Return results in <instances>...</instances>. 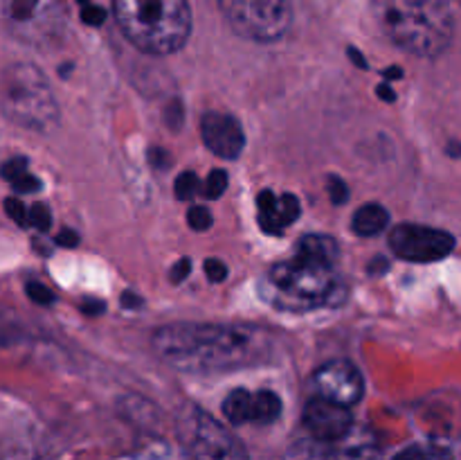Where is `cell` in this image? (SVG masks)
I'll list each match as a JSON object with an SVG mask.
<instances>
[{"mask_svg": "<svg viewBox=\"0 0 461 460\" xmlns=\"http://www.w3.org/2000/svg\"><path fill=\"white\" fill-rule=\"evenodd\" d=\"M273 338L246 325H169L153 334V347L185 373H223L270 361Z\"/></svg>", "mask_w": 461, "mask_h": 460, "instance_id": "1", "label": "cell"}, {"mask_svg": "<svg viewBox=\"0 0 461 460\" xmlns=\"http://www.w3.org/2000/svg\"><path fill=\"white\" fill-rule=\"evenodd\" d=\"M374 14L392 43L417 57H437L453 39L448 0H374Z\"/></svg>", "mask_w": 461, "mask_h": 460, "instance_id": "2", "label": "cell"}, {"mask_svg": "<svg viewBox=\"0 0 461 460\" xmlns=\"http://www.w3.org/2000/svg\"><path fill=\"white\" fill-rule=\"evenodd\" d=\"M126 39L149 54H169L185 45L192 32L187 0H113Z\"/></svg>", "mask_w": 461, "mask_h": 460, "instance_id": "3", "label": "cell"}, {"mask_svg": "<svg viewBox=\"0 0 461 460\" xmlns=\"http://www.w3.org/2000/svg\"><path fill=\"white\" fill-rule=\"evenodd\" d=\"M268 287L288 309H315V307L340 305L345 298L342 278L333 266L318 262L295 260L273 266L268 273Z\"/></svg>", "mask_w": 461, "mask_h": 460, "instance_id": "4", "label": "cell"}, {"mask_svg": "<svg viewBox=\"0 0 461 460\" xmlns=\"http://www.w3.org/2000/svg\"><path fill=\"white\" fill-rule=\"evenodd\" d=\"M3 111L27 129L48 131L57 124V99L48 79L34 66L18 63L3 75Z\"/></svg>", "mask_w": 461, "mask_h": 460, "instance_id": "5", "label": "cell"}, {"mask_svg": "<svg viewBox=\"0 0 461 460\" xmlns=\"http://www.w3.org/2000/svg\"><path fill=\"white\" fill-rule=\"evenodd\" d=\"M219 5L232 30L250 41L273 43L291 27L288 0H219Z\"/></svg>", "mask_w": 461, "mask_h": 460, "instance_id": "6", "label": "cell"}, {"mask_svg": "<svg viewBox=\"0 0 461 460\" xmlns=\"http://www.w3.org/2000/svg\"><path fill=\"white\" fill-rule=\"evenodd\" d=\"M63 0H3L5 23L16 39L48 45L63 27Z\"/></svg>", "mask_w": 461, "mask_h": 460, "instance_id": "7", "label": "cell"}, {"mask_svg": "<svg viewBox=\"0 0 461 460\" xmlns=\"http://www.w3.org/2000/svg\"><path fill=\"white\" fill-rule=\"evenodd\" d=\"M183 442L189 460H248L241 442L203 409L183 419Z\"/></svg>", "mask_w": 461, "mask_h": 460, "instance_id": "8", "label": "cell"}, {"mask_svg": "<svg viewBox=\"0 0 461 460\" xmlns=\"http://www.w3.org/2000/svg\"><path fill=\"white\" fill-rule=\"evenodd\" d=\"M284 460H381V449L369 431L354 428L342 440H306L295 442Z\"/></svg>", "mask_w": 461, "mask_h": 460, "instance_id": "9", "label": "cell"}, {"mask_svg": "<svg viewBox=\"0 0 461 460\" xmlns=\"http://www.w3.org/2000/svg\"><path fill=\"white\" fill-rule=\"evenodd\" d=\"M390 246L396 257L408 262H437L450 255L455 237L446 230L417 224H401L392 230Z\"/></svg>", "mask_w": 461, "mask_h": 460, "instance_id": "10", "label": "cell"}, {"mask_svg": "<svg viewBox=\"0 0 461 460\" xmlns=\"http://www.w3.org/2000/svg\"><path fill=\"white\" fill-rule=\"evenodd\" d=\"M313 382L320 397H327V400L338 401L342 406L356 404L363 397V374L349 361H329L315 373Z\"/></svg>", "mask_w": 461, "mask_h": 460, "instance_id": "11", "label": "cell"}, {"mask_svg": "<svg viewBox=\"0 0 461 460\" xmlns=\"http://www.w3.org/2000/svg\"><path fill=\"white\" fill-rule=\"evenodd\" d=\"M304 427L315 440H342L354 431V418L347 406L327 397H313L304 409Z\"/></svg>", "mask_w": 461, "mask_h": 460, "instance_id": "12", "label": "cell"}, {"mask_svg": "<svg viewBox=\"0 0 461 460\" xmlns=\"http://www.w3.org/2000/svg\"><path fill=\"white\" fill-rule=\"evenodd\" d=\"M201 133L207 147L216 156L228 158V161L241 156L243 147H246V135H243L241 124L225 113H205L201 122Z\"/></svg>", "mask_w": 461, "mask_h": 460, "instance_id": "13", "label": "cell"}, {"mask_svg": "<svg viewBox=\"0 0 461 460\" xmlns=\"http://www.w3.org/2000/svg\"><path fill=\"white\" fill-rule=\"evenodd\" d=\"M297 257L318 262V264L324 266H336L340 251H338V244L333 237H327V235H306L297 244Z\"/></svg>", "mask_w": 461, "mask_h": 460, "instance_id": "14", "label": "cell"}, {"mask_svg": "<svg viewBox=\"0 0 461 460\" xmlns=\"http://www.w3.org/2000/svg\"><path fill=\"white\" fill-rule=\"evenodd\" d=\"M387 224H390V215H387L385 207L378 206V203H367L360 210H356L351 228L360 237H374V235L383 233Z\"/></svg>", "mask_w": 461, "mask_h": 460, "instance_id": "15", "label": "cell"}, {"mask_svg": "<svg viewBox=\"0 0 461 460\" xmlns=\"http://www.w3.org/2000/svg\"><path fill=\"white\" fill-rule=\"evenodd\" d=\"M252 409H255V392L246 391V388H237L223 401V415L234 427L252 422Z\"/></svg>", "mask_w": 461, "mask_h": 460, "instance_id": "16", "label": "cell"}, {"mask_svg": "<svg viewBox=\"0 0 461 460\" xmlns=\"http://www.w3.org/2000/svg\"><path fill=\"white\" fill-rule=\"evenodd\" d=\"M257 207H259V225L264 233L279 235L282 228H286L282 221V212H279V197H275V192L264 189L257 198Z\"/></svg>", "mask_w": 461, "mask_h": 460, "instance_id": "17", "label": "cell"}, {"mask_svg": "<svg viewBox=\"0 0 461 460\" xmlns=\"http://www.w3.org/2000/svg\"><path fill=\"white\" fill-rule=\"evenodd\" d=\"M282 413V400L270 391L255 392V409H252V424H270Z\"/></svg>", "mask_w": 461, "mask_h": 460, "instance_id": "18", "label": "cell"}, {"mask_svg": "<svg viewBox=\"0 0 461 460\" xmlns=\"http://www.w3.org/2000/svg\"><path fill=\"white\" fill-rule=\"evenodd\" d=\"M394 460H455L453 451L441 445H414L401 451Z\"/></svg>", "mask_w": 461, "mask_h": 460, "instance_id": "19", "label": "cell"}, {"mask_svg": "<svg viewBox=\"0 0 461 460\" xmlns=\"http://www.w3.org/2000/svg\"><path fill=\"white\" fill-rule=\"evenodd\" d=\"M228 189V174L223 170H214L210 176H207L205 185H203V192H205L207 198H219L221 194Z\"/></svg>", "mask_w": 461, "mask_h": 460, "instance_id": "20", "label": "cell"}, {"mask_svg": "<svg viewBox=\"0 0 461 460\" xmlns=\"http://www.w3.org/2000/svg\"><path fill=\"white\" fill-rule=\"evenodd\" d=\"M279 212H282L284 225H291L293 221H297V216H300L302 212L300 198H297L295 194H282V197H279Z\"/></svg>", "mask_w": 461, "mask_h": 460, "instance_id": "21", "label": "cell"}, {"mask_svg": "<svg viewBox=\"0 0 461 460\" xmlns=\"http://www.w3.org/2000/svg\"><path fill=\"white\" fill-rule=\"evenodd\" d=\"M196 192H198V179L194 171H185L183 176H178V180H176V197L187 201V198H192Z\"/></svg>", "mask_w": 461, "mask_h": 460, "instance_id": "22", "label": "cell"}, {"mask_svg": "<svg viewBox=\"0 0 461 460\" xmlns=\"http://www.w3.org/2000/svg\"><path fill=\"white\" fill-rule=\"evenodd\" d=\"M187 221L194 230H207L212 224H214V219H212V212L207 210V207H201V206L189 207Z\"/></svg>", "mask_w": 461, "mask_h": 460, "instance_id": "23", "label": "cell"}, {"mask_svg": "<svg viewBox=\"0 0 461 460\" xmlns=\"http://www.w3.org/2000/svg\"><path fill=\"white\" fill-rule=\"evenodd\" d=\"M5 210H7V215L12 216L18 225H30V207L23 206V203L18 201V197L7 198V201H5Z\"/></svg>", "mask_w": 461, "mask_h": 460, "instance_id": "24", "label": "cell"}, {"mask_svg": "<svg viewBox=\"0 0 461 460\" xmlns=\"http://www.w3.org/2000/svg\"><path fill=\"white\" fill-rule=\"evenodd\" d=\"M50 224H52V216H50L48 206L43 203H34L30 206V225L36 230H48Z\"/></svg>", "mask_w": 461, "mask_h": 460, "instance_id": "25", "label": "cell"}, {"mask_svg": "<svg viewBox=\"0 0 461 460\" xmlns=\"http://www.w3.org/2000/svg\"><path fill=\"white\" fill-rule=\"evenodd\" d=\"M81 18H84V23H88V25H102V23L106 21V9L97 7V5H93L90 0H81Z\"/></svg>", "mask_w": 461, "mask_h": 460, "instance_id": "26", "label": "cell"}, {"mask_svg": "<svg viewBox=\"0 0 461 460\" xmlns=\"http://www.w3.org/2000/svg\"><path fill=\"white\" fill-rule=\"evenodd\" d=\"M27 174V161L25 158H12L9 162H5L3 167V176L9 180V183H16L18 179H23V176Z\"/></svg>", "mask_w": 461, "mask_h": 460, "instance_id": "27", "label": "cell"}, {"mask_svg": "<svg viewBox=\"0 0 461 460\" xmlns=\"http://www.w3.org/2000/svg\"><path fill=\"white\" fill-rule=\"evenodd\" d=\"M27 296H30L36 305H52L54 302V293L50 291L45 284H39V282L27 284Z\"/></svg>", "mask_w": 461, "mask_h": 460, "instance_id": "28", "label": "cell"}, {"mask_svg": "<svg viewBox=\"0 0 461 460\" xmlns=\"http://www.w3.org/2000/svg\"><path fill=\"white\" fill-rule=\"evenodd\" d=\"M329 194H331V201L336 203V206H340V203H345L347 198H349V188H347L345 180L338 179V176H329Z\"/></svg>", "mask_w": 461, "mask_h": 460, "instance_id": "29", "label": "cell"}, {"mask_svg": "<svg viewBox=\"0 0 461 460\" xmlns=\"http://www.w3.org/2000/svg\"><path fill=\"white\" fill-rule=\"evenodd\" d=\"M12 188L16 194H34L41 189V180L36 179V176L25 174L23 179H18L16 183H12Z\"/></svg>", "mask_w": 461, "mask_h": 460, "instance_id": "30", "label": "cell"}, {"mask_svg": "<svg viewBox=\"0 0 461 460\" xmlns=\"http://www.w3.org/2000/svg\"><path fill=\"white\" fill-rule=\"evenodd\" d=\"M205 273L212 282H223V280L228 278V266H225L221 260H207Z\"/></svg>", "mask_w": 461, "mask_h": 460, "instance_id": "31", "label": "cell"}, {"mask_svg": "<svg viewBox=\"0 0 461 460\" xmlns=\"http://www.w3.org/2000/svg\"><path fill=\"white\" fill-rule=\"evenodd\" d=\"M189 271H192V262H189L187 257H183L180 262H176L174 269H171V282L180 284L185 278H187Z\"/></svg>", "mask_w": 461, "mask_h": 460, "instance_id": "32", "label": "cell"}, {"mask_svg": "<svg viewBox=\"0 0 461 460\" xmlns=\"http://www.w3.org/2000/svg\"><path fill=\"white\" fill-rule=\"evenodd\" d=\"M165 117L171 124V129H178V126L183 124V106H180L178 102H171L169 108H167Z\"/></svg>", "mask_w": 461, "mask_h": 460, "instance_id": "33", "label": "cell"}, {"mask_svg": "<svg viewBox=\"0 0 461 460\" xmlns=\"http://www.w3.org/2000/svg\"><path fill=\"white\" fill-rule=\"evenodd\" d=\"M54 242L59 244V246H63V248H75L77 244H79V235L75 233V230H61V233L57 235V237H54Z\"/></svg>", "mask_w": 461, "mask_h": 460, "instance_id": "34", "label": "cell"}, {"mask_svg": "<svg viewBox=\"0 0 461 460\" xmlns=\"http://www.w3.org/2000/svg\"><path fill=\"white\" fill-rule=\"evenodd\" d=\"M81 309H84L86 314H90V316H99V314H104V302H99V300H84Z\"/></svg>", "mask_w": 461, "mask_h": 460, "instance_id": "35", "label": "cell"}, {"mask_svg": "<svg viewBox=\"0 0 461 460\" xmlns=\"http://www.w3.org/2000/svg\"><path fill=\"white\" fill-rule=\"evenodd\" d=\"M142 298L135 296V293H124V296H122V305L129 307V309H138V307H142Z\"/></svg>", "mask_w": 461, "mask_h": 460, "instance_id": "36", "label": "cell"}, {"mask_svg": "<svg viewBox=\"0 0 461 460\" xmlns=\"http://www.w3.org/2000/svg\"><path fill=\"white\" fill-rule=\"evenodd\" d=\"M376 93L381 95V97L385 99V102H394V99H396V93H394V90H392L390 86H387V84H381V86H378Z\"/></svg>", "mask_w": 461, "mask_h": 460, "instance_id": "37", "label": "cell"}, {"mask_svg": "<svg viewBox=\"0 0 461 460\" xmlns=\"http://www.w3.org/2000/svg\"><path fill=\"white\" fill-rule=\"evenodd\" d=\"M149 156H151V162L156 167L167 165V161H162V158H167V153L162 152V149H151V152H149Z\"/></svg>", "mask_w": 461, "mask_h": 460, "instance_id": "38", "label": "cell"}, {"mask_svg": "<svg viewBox=\"0 0 461 460\" xmlns=\"http://www.w3.org/2000/svg\"><path fill=\"white\" fill-rule=\"evenodd\" d=\"M349 54H351V59H354V61H356V66H358V68H363V70H367V61H365V57H363V54H358V52H356L354 48L349 50Z\"/></svg>", "mask_w": 461, "mask_h": 460, "instance_id": "39", "label": "cell"}, {"mask_svg": "<svg viewBox=\"0 0 461 460\" xmlns=\"http://www.w3.org/2000/svg\"><path fill=\"white\" fill-rule=\"evenodd\" d=\"M385 77H390V79H399V77H403V72H401V68H390V70H385Z\"/></svg>", "mask_w": 461, "mask_h": 460, "instance_id": "40", "label": "cell"}]
</instances>
